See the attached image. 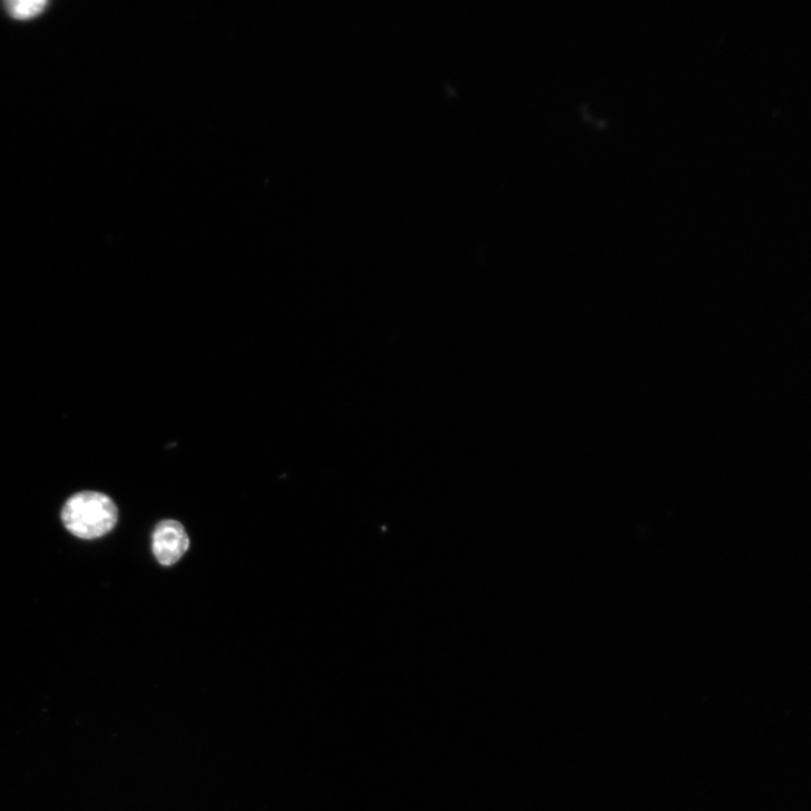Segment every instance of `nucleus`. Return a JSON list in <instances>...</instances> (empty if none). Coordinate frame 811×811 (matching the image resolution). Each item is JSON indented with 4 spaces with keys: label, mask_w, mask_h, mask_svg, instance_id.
<instances>
[{
    "label": "nucleus",
    "mask_w": 811,
    "mask_h": 811,
    "mask_svg": "<svg viewBox=\"0 0 811 811\" xmlns=\"http://www.w3.org/2000/svg\"><path fill=\"white\" fill-rule=\"evenodd\" d=\"M66 529L84 540H94L111 532L118 522V509L107 495L82 491L71 496L63 506Z\"/></svg>",
    "instance_id": "obj_1"
},
{
    "label": "nucleus",
    "mask_w": 811,
    "mask_h": 811,
    "mask_svg": "<svg viewBox=\"0 0 811 811\" xmlns=\"http://www.w3.org/2000/svg\"><path fill=\"white\" fill-rule=\"evenodd\" d=\"M47 3L41 0H18L10 2L8 10L18 20H28L38 17L46 9Z\"/></svg>",
    "instance_id": "obj_3"
},
{
    "label": "nucleus",
    "mask_w": 811,
    "mask_h": 811,
    "mask_svg": "<svg viewBox=\"0 0 811 811\" xmlns=\"http://www.w3.org/2000/svg\"><path fill=\"white\" fill-rule=\"evenodd\" d=\"M189 546L184 527L176 521L160 522L153 535V551L159 564L172 566L177 563Z\"/></svg>",
    "instance_id": "obj_2"
}]
</instances>
